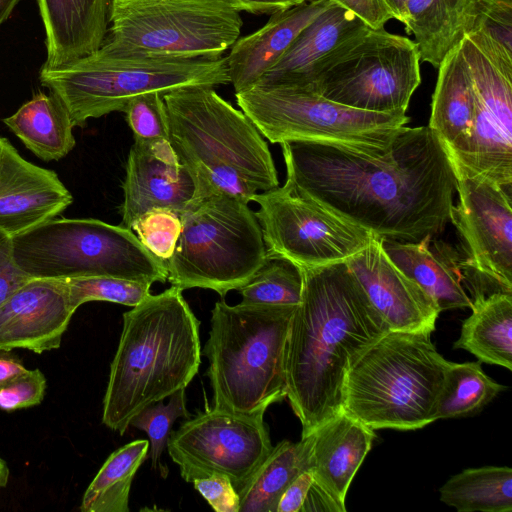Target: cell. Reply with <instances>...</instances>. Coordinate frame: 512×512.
Returning a JSON list of instances; mask_svg holds the SVG:
<instances>
[{
  "label": "cell",
  "mask_w": 512,
  "mask_h": 512,
  "mask_svg": "<svg viewBox=\"0 0 512 512\" xmlns=\"http://www.w3.org/2000/svg\"><path fill=\"white\" fill-rule=\"evenodd\" d=\"M303 285L299 266L284 257L267 254L262 266L237 291L242 304L298 305Z\"/></svg>",
  "instance_id": "e575fe53"
},
{
  "label": "cell",
  "mask_w": 512,
  "mask_h": 512,
  "mask_svg": "<svg viewBox=\"0 0 512 512\" xmlns=\"http://www.w3.org/2000/svg\"><path fill=\"white\" fill-rule=\"evenodd\" d=\"M313 482L310 471L299 474L280 497L276 512H301Z\"/></svg>",
  "instance_id": "ee69618b"
},
{
  "label": "cell",
  "mask_w": 512,
  "mask_h": 512,
  "mask_svg": "<svg viewBox=\"0 0 512 512\" xmlns=\"http://www.w3.org/2000/svg\"><path fill=\"white\" fill-rule=\"evenodd\" d=\"M431 332L389 330L349 365L342 413L376 430H416L435 422L449 361Z\"/></svg>",
  "instance_id": "8992f818"
},
{
  "label": "cell",
  "mask_w": 512,
  "mask_h": 512,
  "mask_svg": "<svg viewBox=\"0 0 512 512\" xmlns=\"http://www.w3.org/2000/svg\"><path fill=\"white\" fill-rule=\"evenodd\" d=\"M475 94L472 127L450 156L453 166L503 187L512 186V78L466 36L459 43Z\"/></svg>",
  "instance_id": "9a60e30c"
},
{
  "label": "cell",
  "mask_w": 512,
  "mask_h": 512,
  "mask_svg": "<svg viewBox=\"0 0 512 512\" xmlns=\"http://www.w3.org/2000/svg\"><path fill=\"white\" fill-rule=\"evenodd\" d=\"M458 205L451 222L466 244L468 266L481 279L512 294L511 187L454 166Z\"/></svg>",
  "instance_id": "2e32d148"
},
{
  "label": "cell",
  "mask_w": 512,
  "mask_h": 512,
  "mask_svg": "<svg viewBox=\"0 0 512 512\" xmlns=\"http://www.w3.org/2000/svg\"><path fill=\"white\" fill-rule=\"evenodd\" d=\"M47 381L39 369L29 370L0 387V410L12 412L39 405L46 393Z\"/></svg>",
  "instance_id": "ab89813d"
},
{
  "label": "cell",
  "mask_w": 512,
  "mask_h": 512,
  "mask_svg": "<svg viewBox=\"0 0 512 512\" xmlns=\"http://www.w3.org/2000/svg\"><path fill=\"white\" fill-rule=\"evenodd\" d=\"M122 189L121 225L129 229L139 216L153 208H168L181 214L196 191L191 174L179 162L169 140H134Z\"/></svg>",
  "instance_id": "ffe728a7"
},
{
  "label": "cell",
  "mask_w": 512,
  "mask_h": 512,
  "mask_svg": "<svg viewBox=\"0 0 512 512\" xmlns=\"http://www.w3.org/2000/svg\"><path fill=\"white\" fill-rule=\"evenodd\" d=\"M505 389L483 371L480 361H449L436 401L435 420L473 415Z\"/></svg>",
  "instance_id": "d6a6232c"
},
{
  "label": "cell",
  "mask_w": 512,
  "mask_h": 512,
  "mask_svg": "<svg viewBox=\"0 0 512 512\" xmlns=\"http://www.w3.org/2000/svg\"><path fill=\"white\" fill-rule=\"evenodd\" d=\"M419 62L414 41L369 28L325 69L312 91L355 109L406 113L421 82Z\"/></svg>",
  "instance_id": "7c38bea8"
},
{
  "label": "cell",
  "mask_w": 512,
  "mask_h": 512,
  "mask_svg": "<svg viewBox=\"0 0 512 512\" xmlns=\"http://www.w3.org/2000/svg\"><path fill=\"white\" fill-rule=\"evenodd\" d=\"M303 291L287 346V397L302 437L342 413L352 361L389 328L346 263L301 268Z\"/></svg>",
  "instance_id": "7a4b0ae2"
},
{
  "label": "cell",
  "mask_w": 512,
  "mask_h": 512,
  "mask_svg": "<svg viewBox=\"0 0 512 512\" xmlns=\"http://www.w3.org/2000/svg\"><path fill=\"white\" fill-rule=\"evenodd\" d=\"M296 307L215 303L204 347L213 408L264 414L287 397V346Z\"/></svg>",
  "instance_id": "5b68a950"
},
{
  "label": "cell",
  "mask_w": 512,
  "mask_h": 512,
  "mask_svg": "<svg viewBox=\"0 0 512 512\" xmlns=\"http://www.w3.org/2000/svg\"><path fill=\"white\" fill-rule=\"evenodd\" d=\"M225 0H111L100 48L178 58L217 59L243 21Z\"/></svg>",
  "instance_id": "8fae6325"
},
{
  "label": "cell",
  "mask_w": 512,
  "mask_h": 512,
  "mask_svg": "<svg viewBox=\"0 0 512 512\" xmlns=\"http://www.w3.org/2000/svg\"><path fill=\"white\" fill-rule=\"evenodd\" d=\"M351 11L372 29L384 28L393 19L385 0H332Z\"/></svg>",
  "instance_id": "7bdbcfd3"
},
{
  "label": "cell",
  "mask_w": 512,
  "mask_h": 512,
  "mask_svg": "<svg viewBox=\"0 0 512 512\" xmlns=\"http://www.w3.org/2000/svg\"><path fill=\"white\" fill-rule=\"evenodd\" d=\"M167 404L162 401L151 404L141 410L130 422L133 427L146 432L149 438L148 457L151 466L164 478L167 477L168 467L162 463L161 456L167 447V441L172 426L178 418H191L187 410L185 389H180L169 396Z\"/></svg>",
  "instance_id": "d590c367"
},
{
  "label": "cell",
  "mask_w": 512,
  "mask_h": 512,
  "mask_svg": "<svg viewBox=\"0 0 512 512\" xmlns=\"http://www.w3.org/2000/svg\"><path fill=\"white\" fill-rule=\"evenodd\" d=\"M130 229L150 253L166 262L174 253L182 222L179 213L159 207L139 216Z\"/></svg>",
  "instance_id": "74e56055"
},
{
  "label": "cell",
  "mask_w": 512,
  "mask_h": 512,
  "mask_svg": "<svg viewBox=\"0 0 512 512\" xmlns=\"http://www.w3.org/2000/svg\"><path fill=\"white\" fill-rule=\"evenodd\" d=\"M195 489L216 512H239L240 500L230 479L215 474L193 482Z\"/></svg>",
  "instance_id": "60d3db41"
},
{
  "label": "cell",
  "mask_w": 512,
  "mask_h": 512,
  "mask_svg": "<svg viewBox=\"0 0 512 512\" xmlns=\"http://www.w3.org/2000/svg\"><path fill=\"white\" fill-rule=\"evenodd\" d=\"M70 300L78 309L91 301H107L134 307L150 294V284L108 276L65 279Z\"/></svg>",
  "instance_id": "8d00e7d4"
},
{
  "label": "cell",
  "mask_w": 512,
  "mask_h": 512,
  "mask_svg": "<svg viewBox=\"0 0 512 512\" xmlns=\"http://www.w3.org/2000/svg\"><path fill=\"white\" fill-rule=\"evenodd\" d=\"M235 96L241 110L271 143H324L380 154L409 122L405 112L355 109L301 88L254 86Z\"/></svg>",
  "instance_id": "30bf717a"
},
{
  "label": "cell",
  "mask_w": 512,
  "mask_h": 512,
  "mask_svg": "<svg viewBox=\"0 0 512 512\" xmlns=\"http://www.w3.org/2000/svg\"><path fill=\"white\" fill-rule=\"evenodd\" d=\"M30 279L15 260L12 236L0 229V306Z\"/></svg>",
  "instance_id": "b9f144b4"
},
{
  "label": "cell",
  "mask_w": 512,
  "mask_h": 512,
  "mask_svg": "<svg viewBox=\"0 0 512 512\" xmlns=\"http://www.w3.org/2000/svg\"><path fill=\"white\" fill-rule=\"evenodd\" d=\"M149 447V440L138 439L112 452L85 490L80 511L128 512L133 478Z\"/></svg>",
  "instance_id": "4dcf8cb0"
},
{
  "label": "cell",
  "mask_w": 512,
  "mask_h": 512,
  "mask_svg": "<svg viewBox=\"0 0 512 512\" xmlns=\"http://www.w3.org/2000/svg\"><path fill=\"white\" fill-rule=\"evenodd\" d=\"M267 254L284 257L300 268L346 262L376 236L349 222L287 181L257 193L253 200Z\"/></svg>",
  "instance_id": "4fadbf2b"
},
{
  "label": "cell",
  "mask_w": 512,
  "mask_h": 512,
  "mask_svg": "<svg viewBox=\"0 0 512 512\" xmlns=\"http://www.w3.org/2000/svg\"><path fill=\"white\" fill-rule=\"evenodd\" d=\"M334 1L307 0L270 15L257 31L237 39L226 57L235 93L254 87L281 58L299 33Z\"/></svg>",
  "instance_id": "7402d4cb"
},
{
  "label": "cell",
  "mask_w": 512,
  "mask_h": 512,
  "mask_svg": "<svg viewBox=\"0 0 512 512\" xmlns=\"http://www.w3.org/2000/svg\"><path fill=\"white\" fill-rule=\"evenodd\" d=\"M200 322L171 286L123 314L102 423L123 435L144 408L185 389L201 363Z\"/></svg>",
  "instance_id": "3957f363"
},
{
  "label": "cell",
  "mask_w": 512,
  "mask_h": 512,
  "mask_svg": "<svg viewBox=\"0 0 512 512\" xmlns=\"http://www.w3.org/2000/svg\"><path fill=\"white\" fill-rule=\"evenodd\" d=\"M20 0H0V25L6 21Z\"/></svg>",
  "instance_id": "681fc988"
},
{
  "label": "cell",
  "mask_w": 512,
  "mask_h": 512,
  "mask_svg": "<svg viewBox=\"0 0 512 512\" xmlns=\"http://www.w3.org/2000/svg\"><path fill=\"white\" fill-rule=\"evenodd\" d=\"M27 371L22 361L10 351H0V387Z\"/></svg>",
  "instance_id": "7dc6e473"
},
{
  "label": "cell",
  "mask_w": 512,
  "mask_h": 512,
  "mask_svg": "<svg viewBox=\"0 0 512 512\" xmlns=\"http://www.w3.org/2000/svg\"><path fill=\"white\" fill-rule=\"evenodd\" d=\"M306 437L314 482L345 507L352 479L376 437L374 429L340 413Z\"/></svg>",
  "instance_id": "603a6c76"
},
{
  "label": "cell",
  "mask_w": 512,
  "mask_h": 512,
  "mask_svg": "<svg viewBox=\"0 0 512 512\" xmlns=\"http://www.w3.org/2000/svg\"><path fill=\"white\" fill-rule=\"evenodd\" d=\"M163 98L169 141L194 180V197L222 194L248 204L258 191L279 186L263 136L214 87H184Z\"/></svg>",
  "instance_id": "277c9868"
},
{
  "label": "cell",
  "mask_w": 512,
  "mask_h": 512,
  "mask_svg": "<svg viewBox=\"0 0 512 512\" xmlns=\"http://www.w3.org/2000/svg\"><path fill=\"white\" fill-rule=\"evenodd\" d=\"M163 95L158 92L145 93L130 100L124 108L134 140H169V122Z\"/></svg>",
  "instance_id": "f35d334b"
},
{
  "label": "cell",
  "mask_w": 512,
  "mask_h": 512,
  "mask_svg": "<svg viewBox=\"0 0 512 512\" xmlns=\"http://www.w3.org/2000/svg\"><path fill=\"white\" fill-rule=\"evenodd\" d=\"M167 449L186 482L219 474L238 491L273 445L264 414L242 415L212 407L171 431Z\"/></svg>",
  "instance_id": "5bb4252c"
},
{
  "label": "cell",
  "mask_w": 512,
  "mask_h": 512,
  "mask_svg": "<svg viewBox=\"0 0 512 512\" xmlns=\"http://www.w3.org/2000/svg\"><path fill=\"white\" fill-rule=\"evenodd\" d=\"M3 123L27 149L44 161L60 160L75 146L73 123L53 93H36Z\"/></svg>",
  "instance_id": "f1b7e54d"
},
{
  "label": "cell",
  "mask_w": 512,
  "mask_h": 512,
  "mask_svg": "<svg viewBox=\"0 0 512 512\" xmlns=\"http://www.w3.org/2000/svg\"><path fill=\"white\" fill-rule=\"evenodd\" d=\"M474 111L472 78L458 44L446 54L438 67L428 124L450 156L468 138Z\"/></svg>",
  "instance_id": "484cf974"
},
{
  "label": "cell",
  "mask_w": 512,
  "mask_h": 512,
  "mask_svg": "<svg viewBox=\"0 0 512 512\" xmlns=\"http://www.w3.org/2000/svg\"><path fill=\"white\" fill-rule=\"evenodd\" d=\"M280 145L286 181L297 192L382 240L434 238L451 222L456 173L429 126L401 127L380 154L304 141Z\"/></svg>",
  "instance_id": "6da1fadb"
},
{
  "label": "cell",
  "mask_w": 512,
  "mask_h": 512,
  "mask_svg": "<svg viewBox=\"0 0 512 512\" xmlns=\"http://www.w3.org/2000/svg\"><path fill=\"white\" fill-rule=\"evenodd\" d=\"M12 246L32 278L108 276L152 285L168 277L166 262L131 229L98 219L54 217L12 236Z\"/></svg>",
  "instance_id": "9c48e42d"
},
{
  "label": "cell",
  "mask_w": 512,
  "mask_h": 512,
  "mask_svg": "<svg viewBox=\"0 0 512 512\" xmlns=\"http://www.w3.org/2000/svg\"><path fill=\"white\" fill-rule=\"evenodd\" d=\"M345 263L389 330L434 331L440 310L433 299L392 262L380 238L374 237Z\"/></svg>",
  "instance_id": "e0dca14e"
},
{
  "label": "cell",
  "mask_w": 512,
  "mask_h": 512,
  "mask_svg": "<svg viewBox=\"0 0 512 512\" xmlns=\"http://www.w3.org/2000/svg\"><path fill=\"white\" fill-rule=\"evenodd\" d=\"M76 310L65 279H30L0 306V351L59 348Z\"/></svg>",
  "instance_id": "ac0fdd59"
},
{
  "label": "cell",
  "mask_w": 512,
  "mask_h": 512,
  "mask_svg": "<svg viewBox=\"0 0 512 512\" xmlns=\"http://www.w3.org/2000/svg\"><path fill=\"white\" fill-rule=\"evenodd\" d=\"M180 217L182 229L166 261L172 286L210 289L225 297L264 263L261 227L247 203L222 194L197 196Z\"/></svg>",
  "instance_id": "ba28073f"
},
{
  "label": "cell",
  "mask_w": 512,
  "mask_h": 512,
  "mask_svg": "<svg viewBox=\"0 0 512 512\" xmlns=\"http://www.w3.org/2000/svg\"><path fill=\"white\" fill-rule=\"evenodd\" d=\"M479 3L480 0H408L404 26L414 36L420 61L438 68L469 30Z\"/></svg>",
  "instance_id": "4316f807"
},
{
  "label": "cell",
  "mask_w": 512,
  "mask_h": 512,
  "mask_svg": "<svg viewBox=\"0 0 512 512\" xmlns=\"http://www.w3.org/2000/svg\"><path fill=\"white\" fill-rule=\"evenodd\" d=\"M470 308L454 348L470 352L480 362L512 370V294L476 295Z\"/></svg>",
  "instance_id": "83f0119b"
},
{
  "label": "cell",
  "mask_w": 512,
  "mask_h": 512,
  "mask_svg": "<svg viewBox=\"0 0 512 512\" xmlns=\"http://www.w3.org/2000/svg\"><path fill=\"white\" fill-rule=\"evenodd\" d=\"M236 11L252 14H267L285 11L307 0H225Z\"/></svg>",
  "instance_id": "f6af8a7d"
},
{
  "label": "cell",
  "mask_w": 512,
  "mask_h": 512,
  "mask_svg": "<svg viewBox=\"0 0 512 512\" xmlns=\"http://www.w3.org/2000/svg\"><path fill=\"white\" fill-rule=\"evenodd\" d=\"M440 500L458 512H511L512 469L484 466L465 469L439 490Z\"/></svg>",
  "instance_id": "1f68e13d"
},
{
  "label": "cell",
  "mask_w": 512,
  "mask_h": 512,
  "mask_svg": "<svg viewBox=\"0 0 512 512\" xmlns=\"http://www.w3.org/2000/svg\"><path fill=\"white\" fill-rule=\"evenodd\" d=\"M111 0H37L47 51L43 66L67 65L97 51L108 31Z\"/></svg>",
  "instance_id": "cb8c5ba5"
},
{
  "label": "cell",
  "mask_w": 512,
  "mask_h": 512,
  "mask_svg": "<svg viewBox=\"0 0 512 512\" xmlns=\"http://www.w3.org/2000/svg\"><path fill=\"white\" fill-rule=\"evenodd\" d=\"M465 36L501 73L512 78V0H480Z\"/></svg>",
  "instance_id": "836d02e7"
},
{
  "label": "cell",
  "mask_w": 512,
  "mask_h": 512,
  "mask_svg": "<svg viewBox=\"0 0 512 512\" xmlns=\"http://www.w3.org/2000/svg\"><path fill=\"white\" fill-rule=\"evenodd\" d=\"M9 480V468L6 462L0 457V488L5 487Z\"/></svg>",
  "instance_id": "f907efd6"
},
{
  "label": "cell",
  "mask_w": 512,
  "mask_h": 512,
  "mask_svg": "<svg viewBox=\"0 0 512 512\" xmlns=\"http://www.w3.org/2000/svg\"><path fill=\"white\" fill-rule=\"evenodd\" d=\"M369 28L351 11L333 2L299 33L255 86L312 91L325 69Z\"/></svg>",
  "instance_id": "d6986e66"
},
{
  "label": "cell",
  "mask_w": 512,
  "mask_h": 512,
  "mask_svg": "<svg viewBox=\"0 0 512 512\" xmlns=\"http://www.w3.org/2000/svg\"><path fill=\"white\" fill-rule=\"evenodd\" d=\"M39 80L63 103L74 127L123 112L130 100L145 93L230 83L226 57L178 58L102 48L64 66H42Z\"/></svg>",
  "instance_id": "52a82bcc"
},
{
  "label": "cell",
  "mask_w": 512,
  "mask_h": 512,
  "mask_svg": "<svg viewBox=\"0 0 512 512\" xmlns=\"http://www.w3.org/2000/svg\"><path fill=\"white\" fill-rule=\"evenodd\" d=\"M304 511H339L345 512L346 507L336 502L325 490L313 482L301 512Z\"/></svg>",
  "instance_id": "bcb514c9"
},
{
  "label": "cell",
  "mask_w": 512,
  "mask_h": 512,
  "mask_svg": "<svg viewBox=\"0 0 512 512\" xmlns=\"http://www.w3.org/2000/svg\"><path fill=\"white\" fill-rule=\"evenodd\" d=\"M408 0H385L393 18L404 24L406 20V5Z\"/></svg>",
  "instance_id": "c3c4849f"
},
{
  "label": "cell",
  "mask_w": 512,
  "mask_h": 512,
  "mask_svg": "<svg viewBox=\"0 0 512 512\" xmlns=\"http://www.w3.org/2000/svg\"><path fill=\"white\" fill-rule=\"evenodd\" d=\"M72 202L54 171L25 160L0 136V229L17 235L57 217Z\"/></svg>",
  "instance_id": "44dd1931"
},
{
  "label": "cell",
  "mask_w": 512,
  "mask_h": 512,
  "mask_svg": "<svg viewBox=\"0 0 512 512\" xmlns=\"http://www.w3.org/2000/svg\"><path fill=\"white\" fill-rule=\"evenodd\" d=\"M309 471V439L282 440L237 491L239 512H276L280 497L302 472Z\"/></svg>",
  "instance_id": "f546056e"
},
{
  "label": "cell",
  "mask_w": 512,
  "mask_h": 512,
  "mask_svg": "<svg viewBox=\"0 0 512 512\" xmlns=\"http://www.w3.org/2000/svg\"><path fill=\"white\" fill-rule=\"evenodd\" d=\"M381 241L392 262L433 299L440 312L471 307L463 264L450 247L434 242L433 237L417 242Z\"/></svg>",
  "instance_id": "d4e9b609"
}]
</instances>
